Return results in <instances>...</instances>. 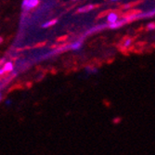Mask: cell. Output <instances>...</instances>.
I'll return each instance as SVG.
<instances>
[{"label":"cell","mask_w":155,"mask_h":155,"mask_svg":"<svg viewBox=\"0 0 155 155\" xmlns=\"http://www.w3.org/2000/svg\"><path fill=\"white\" fill-rule=\"evenodd\" d=\"M2 101V93H1V91H0V101Z\"/></svg>","instance_id":"cell-14"},{"label":"cell","mask_w":155,"mask_h":155,"mask_svg":"<svg viewBox=\"0 0 155 155\" xmlns=\"http://www.w3.org/2000/svg\"><path fill=\"white\" fill-rule=\"evenodd\" d=\"M73 1H78V0H73Z\"/></svg>","instance_id":"cell-17"},{"label":"cell","mask_w":155,"mask_h":155,"mask_svg":"<svg viewBox=\"0 0 155 155\" xmlns=\"http://www.w3.org/2000/svg\"><path fill=\"white\" fill-rule=\"evenodd\" d=\"M3 42V39H2V37H0V44H1Z\"/></svg>","instance_id":"cell-15"},{"label":"cell","mask_w":155,"mask_h":155,"mask_svg":"<svg viewBox=\"0 0 155 155\" xmlns=\"http://www.w3.org/2000/svg\"><path fill=\"white\" fill-rule=\"evenodd\" d=\"M2 88H3V82L0 81V91L2 90Z\"/></svg>","instance_id":"cell-12"},{"label":"cell","mask_w":155,"mask_h":155,"mask_svg":"<svg viewBox=\"0 0 155 155\" xmlns=\"http://www.w3.org/2000/svg\"><path fill=\"white\" fill-rule=\"evenodd\" d=\"M40 0H24V7L26 9H32L38 6Z\"/></svg>","instance_id":"cell-2"},{"label":"cell","mask_w":155,"mask_h":155,"mask_svg":"<svg viewBox=\"0 0 155 155\" xmlns=\"http://www.w3.org/2000/svg\"><path fill=\"white\" fill-rule=\"evenodd\" d=\"M4 72L6 74H10L14 71V64L11 61H7L4 63V65L2 66Z\"/></svg>","instance_id":"cell-4"},{"label":"cell","mask_w":155,"mask_h":155,"mask_svg":"<svg viewBox=\"0 0 155 155\" xmlns=\"http://www.w3.org/2000/svg\"><path fill=\"white\" fill-rule=\"evenodd\" d=\"M6 104H7L8 106H9V105L11 104V101H8L6 102Z\"/></svg>","instance_id":"cell-13"},{"label":"cell","mask_w":155,"mask_h":155,"mask_svg":"<svg viewBox=\"0 0 155 155\" xmlns=\"http://www.w3.org/2000/svg\"><path fill=\"white\" fill-rule=\"evenodd\" d=\"M82 46H83V42L81 40H78L74 42L71 45H69V48L73 50H79L82 48Z\"/></svg>","instance_id":"cell-6"},{"label":"cell","mask_w":155,"mask_h":155,"mask_svg":"<svg viewBox=\"0 0 155 155\" xmlns=\"http://www.w3.org/2000/svg\"><path fill=\"white\" fill-rule=\"evenodd\" d=\"M118 19H119V15H118L117 13H115V12H110V13H109L108 15H107L106 21H107V23L108 24H110V23L115 22Z\"/></svg>","instance_id":"cell-3"},{"label":"cell","mask_w":155,"mask_h":155,"mask_svg":"<svg viewBox=\"0 0 155 155\" xmlns=\"http://www.w3.org/2000/svg\"><path fill=\"white\" fill-rule=\"evenodd\" d=\"M132 44V39L131 38H126L124 41V43H123V46L124 48H129Z\"/></svg>","instance_id":"cell-8"},{"label":"cell","mask_w":155,"mask_h":155,"mask_svg":"<svg viewBox=\"0 0 155 155\" xmlns=\"http://www.w3.org/2000/svg\"><path fill=\"white\" fill-rule=\"evenodd\" d=\"M112 2H117V1H119V0H111Z\"/></svg>","instance_id":"cell-16"},{"label":"cell","mask_w":155,"mask_h":155,"mask_svg":"<svg viewBox=\"0 0 155 155\" xmlns=\"http://www.w3.org/2000/svg\"><path fill=\"white\" fill-rule=\"evenodd\" d=\"M147 29H148L149 31H153V30L155 29V24H154V22L150 23V24L148 25V27H147Z\"/></svg>","instance_id":"cell-10"},{"label":"cell","mask_w":155,"mask_h":155,"mask_svg":"<svg viewBox=\"0 0 155 155\" xmlns=\"http://www.w3.org/2000/svg\"><path fill=\"white\" fill-rule=\"evenodd\" d=\"M128 22H129V21H128L127 18H126V17H124V18H122L121 20L118 19V20H117L115 22H114V23L108 24V27L110 28V29H118V28L124 26V24L128 23Z\"/></svg>","instance_id":"cell-1"},{"label":"cell","mask_w":155,"mask_h":155,"mask_svg":"<svg viewBox=\"0 0 155 155\" xmlns=\"http://www.w3.org/2000/svg\"><path fill=\"white\" fill-rule=\"evenodd\" d=\"M57 23V20H50L48 21H46L45 23L42 24V28H49L51 26H54Z\"/></svg>","instance_id":"cell-7"},{"label":"cell","mask_w":155,"mask_h":155,"mask_svg":"<svg viewBox=\"0 0 155 155\" xmlns=\"http://www.w3.org/2000/svg\"><path fill=\"white\" fill-rule=\"evenodd\" d=\"M87 72L88 73V74H96L97 72V69H94V68H90V67H87Z\"/></svg>","instance_id":"cell-9"},{"label":"cell","mask_w":155,"mask_h":155,"mask_svg":"<svg viewBox=\"0 0 155 155\" xmlns=\"http://www.w3.org/2000/svg\"><path fill=\"white\" fill-rule=\"evenodd\" d=\"M95 5L93 4H89V5H86V6H84V7H81L79 8L78 9V12L79 13H86V12H88V11H91L95 8Z\"/></svg>","instance_id":"cell-5"},{"label":"cell","mask_w":155,"mask_h":155,"mask_svg":"<svg viewBox=\"0 0 155 155\" xmlns=\"http://www.w3.org/2000/svg\"><path fill=\"white\" fill-rule=\"evenodd\" d=\"M1 63H3V61H2ZM1 63H0V77H3L4 75H6V73L4 72V70H3V68H2Z\"/></svg>","instance_id":"cell-11"}]
</instances>
